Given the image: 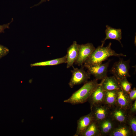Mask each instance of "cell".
Returning a JSON list of instances; mask_svg holds the SVG:
<instances>
[{"instance_id": "cell-3", "label": "cell", "mask_w": 136, "mask_h": 136, "mask_svg": "<svg viewBox=\"0 0 136 136\" xmlns=\"http://www.w3.org/2000/svg\"><path fill=\"white\" fill-rule=\"evenodd\" d=\"M71 71L72 77L68 83L69 87L73 88L75 85L85 83L90 78V75L82 66L80 68L75 67Z\"/></svg>"}, {"instance_id": "cell-6", "label": "cell", "mask_w": 136, "mask_h": 136, "mask_svg": "<svg viewBox=\"0 0 136 136\" xmlns=\"http://www.w3.org/2000/svg\"><path fill=\"white\" fill-rule=\"evenodd\" d=\"M90 108L93 121L97 123L110 115L111 109L104 104L94 106Z\"/></svg>"}, {"instance_id": "cell-24", "label": "cell", "mask_w": 136, "mask_h": 136, "mask_svg": "<svg viewBox=\"0 0 136 136\" xmlns=\"http://www.w3.org/2000/svg\"><path fill=\"white\" fill-rule=\"evenodd\" d=\"M129 114L135 115L136 113V100L132 104L130 107L128 111Z\"/></svg>"}, {"instance_id": "cell-10", "label": "cell", "mask_w": 136, "mask_h": 136, "mask_svg": "<svg viewBox=\"0 0 136 136\" xmlns=\"http://www.w3.org/2000/svg\"><path fill=\"white\" fill-rule=\"evenodd\" d=\"M109 116L118 124L126 123L128 113L127 111L116 106L111 109Z\"/></svg>"}, {"instance_id": "cell-8", "label": "cell", "mask_w": 136, "mask_h": 136, "mask_svg": "<svg viewBox=\"0 0 136 136\" xmlns=\"http://www.w3.org/2000/svg\"><path fill=\"white\" fill-rule=\"evenodd\" d=\"M105 92L101 83H99L87 100L90 104V107L94 106L104 104Z\"/></svg>"}, {"instance_id": "cell-19", "label": "cell", "mask_w": 136, "mask_h": 136, "mask_svg": "<svg viewBox=\"0 0 136 136\" xmlns=\"http://www.w3.org/2000/svg\"><path fill=\"white\" fill-rule=\"evenodd\" d=\"M80 136H101L97 123L93 121Z\"/></svg>"}, {"instance_id": "cell-2", "label": "cell", "mask_w": 136, "mask_h": 136, "mask_svg": "<svg viewBox=\"0 0 136 136\" xmlns=\"http://www.w3.org/2000/svg\"><path fill=\"white\" fill-rule=\"evenodd\" d=\"M98 84L97 80L96 79L87 81L81 88L73 93L69 98L64 100V102L72 105L85 103L88 100Z\"/></svg>"}, {"instance_id": "cell-11", "label": "cell", "mask_w": 136, "mask_h": 136, "mask_svg": "<svg viewBox=\"0 0 136 136\" xmlns=\"http://www.w3.org/2000/svg\"><path fill=\"white\" fill-rule=\"evenodd\" d=\"M132 103L129 100L128 93L121 88L118 90L116 106L128 112Z\"/></svg>"}, {"instance_id": "cell-1", "label": "cell", "mask_w": 136, "mask_h": 136, "mask_svg": "<svg viewBox=\"0 0 136 136\" xmlns=\"http://www.w3.org/2000/svg\"><path fill=\"white\" fill-rule=\"evenodd\" d=\"M112 43H110L106 47L101 45L95 48L89 57L84 63V67L91 66L101 63L110 57H126L123 53H118L111 48Z\"/></svg>"}, {"instance_id": "cell-17", "label": "cell", "mask_w": 136, "mask_h": 136, "mask_svg": "<svg viewBox=\"0 0 136 136\" xmlns=\"http://www.w3.org/2000/svg\"><path fill=\"white\" fill-rule=\"evenodd\" d=\"M117 90L105 91L104 103L110 109L116 106Z\"/></svg>"}, {"instance_id": "cell-20", "label": "cell", "mask_w": 136, "mask_h": 136, "mask_svg": "<svg viewBox=\"0 0 136 136\" xmlns=\"http://www.w3.org/2000/svg\"><path fill=\"white\" fill-rule=\"evenodd\" d=\"M126 124L130 128L133 136L136 135V117L128 114Z\"/></svg>"}, {"instance_id": "cell-26", "label": "cell", "mask_w": 136, "mask_h": 136, "mask_svg": "<svg viewBox=\"0 0 136 136\" xmlns=\"http://www.w3.org/2000/svg\"><path fill=\"white\" fill-rule=\"evenodd\" d=\"M47 1H49V0H41V1L38 4L35 5L34 6H33L31 7H33L34 6H37L41 4L42 3L44 2H46Z\"/></svg>"}, {"instance_id": "cell-14", "label": "cell", "mask_w": 136, "mask_h": 136, "mask_svg": "<svg viewBox=\"0 0 136 136\" xmlns=\"http://www.w3.org/2000/svg\"><path fill=\"white\" fill-rule=\"evenodd\" d=\"M100 83L105 91L117 90L120 88L118 80L114 76H107L102 80Z\"/></svg>"}, {"instance_id": "cell-18", "label": "cell", "mask_w": 136, "mask_h": 136, "mask_svg": "<svg viewBox=\"0 0 136 136\" xmlns=\"http://www.w3.org/2000/svg\"><path fill=\"white\" fill-rule=\"evenodd\" d=\"M66 55L60 58L31 63L30 64V66L31 67H32L36 66H53L63 63H66Z\"/></svg>"}, {"instance_id": "cell-5", "label": "cell", "mask_w": 136, "mask_h": 136, "mask_svg": "<svg viewBox=\"0 0 136 136\" xmlns=\"http://www.w3.org/2000/svg\"><path fill=\"white\" fill-rule=\"evenodd\" d=\"M95 48L93 44L91 43L78 44V56L75 63L79 66H82Z\"/></svg>"}, {"instance_id": "cell-22", "label": "cell", "mask_w": 136, "mask_h": 136, "mask_svg": "<svg viewBox=\"0 0 136 136\" xmlns=\"http://www.w3.org/2000/svg\"><path fill=\"white\" fill-rule=\"evenodd\" d=\"M9 52L8 48L0 44V59L7 55Z\"/></svg>"}, {"instance_id": "cell-16", "label": "cell", "mask_w": 136, "mask_h": 136, "mask_svg": "<svg viewBox=\"0 0 136 136\" xmlns=\"http://www.w3.org/2000/svg\"><path fill=\"white\" fill-rule=\"evenodd\" d=\"M132 135L131 131L126 123L118 124L110 133L109 136Z\"/></svg>"}, {"instance_id": "cell-23", "label": "cell", "mask_w": 136, "mask_h": 136, "mask_svg": "<svg viewBox=\"0 0 136 136\" xmlns=\"http://www.w3.org/2000/svg\"><path fill=\"white\" fill-rule=\"evenodd\" d=\"M129 98L130 101L133 103L136 100V89L135 87L131 89L128 93Z\"/></svg>"}, {"instance_id": "cell-25", "label": "cell", "mask_w": 136, "mask_h": 136, "mask_svg": "<svg viewBox=\"0 0 136 136\" xmlns=\"http://www.w3.org/2000/svg\"><path fill=\"white\" fill-rule=\"evenodd\" d=\"M13 20L12 18L11 21L9 23L4 24L3 25H0V33H4V30L6 28H9V25Z\"/></svg>"}, {"instance_id": "cell-9", "label": "cell", "mask_w": 136, "mask_h": 136, "mask_svg": "<svg viewBox=\"0 0 136 136\" xmlns=\"http://www.w3.org/2000/svg\"><path fill=\"white\" fill-rule=\"evenodd\" d=\"M97 123L101 136L109 135L118 124L110 116Z\"/></svg>"}, {"instance_id": "cell-12", "label": "cell", "mask_w": 136, "mask_h": 136, "mask_svg": "<svg viewBox=\"0 0 136 136\" xmlns=\"http://www.w3.org/2000/svg\"><path fill=\"white\" fill-rule=\"evenodd\" d=\"M93 121L91 112L80 117L77 121V129L74 136H80Z\"/></svg>"}, {"instance_id": "cell-13", "label": "cell", "mask_w": 136, "mask_h": 136, "mask_svg": "<svg viewBox=\"0 0 136 136\" xmlns=\"http://www.w3.org/2000/svg\"><path fill=\"white\" fill-rule=\"evenodd\" d=\"M78 54V44L76 41H74L72 44L67 48L66 56V68H69L73 66L77 58Z\"/></svg>"}, {"instance_id": "cell-27", "label": "cell", "mask_w": 136, "mask_h": 136, "mask_svg": "<svg viewBox=\"0 0 136 136\" xmlns=\"http://www.w3.org/2000/svg\"><path fill=\"white\" fill-rule=\"evenodd\" d=\"M24 119H23L22 120V121H21V122H22V123H23V122H24Z\"/></svg>"}, {"instance_id": "cell-21", "label": "cell", "mask_w": 136, "mask_h": 136, "mask_svg": "<svg viewBox=\"0 0 136 136\" xmlns=\"http://www.w3.org/2000/svg\"><path fill=\"white\" fill-rule=\"evenodd\" d=\"M118 80L120 88L128 94L131 89L132 84L128 81L127 78Z\"/></svg>"}, {"instance_id": "cell-4", "label": "cell", "mask_w": 136, "mask_h": 136, "mask_svg": "<svg viewBox=\"0 0 136 136\" xmlns=\"http://www.w3.org/2000/svg\"><path fill=\"white\" fill-rule=\"evenodd\" d=\"M129 61L120 59L115 62L111 69V72L117 80L130 77Z\"/></svg>"}, {"instance_id": "cell-7", "label": "cell", "mask_w": 136, "mask_h": 136, "mask_svg": "<svg viewBox=\"0 0 136 136\" xmlns=\"http://www.w3.org/2000/svg\"><path fill=\"white\" fill-rule=\"evenodd\" d=\"M109 61L105 63H100L86 67L87 72L93 76L97 80L103 79L106 77L109 64Z\"/></svg>"}, {"instance_id": "cell-15", "label": "cell", "mask_w": 136, "mask_h": 136, "mask_svg": "<svg viewBox=\"0 0 136 136\" xmlns=\"http://www.w3.org/2000/svg\"><path fill=\"white\" fill-rule=\"evenodd\" d=\"M106 28L105 30L106 37L102 41V43L101 45L104 46L105 42L106 40L111 39L118 41L122 46L121 41L122 38L121 29L120 28H114L108 25H106Z\"/></svg>"}]
</instances>
